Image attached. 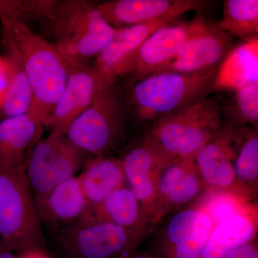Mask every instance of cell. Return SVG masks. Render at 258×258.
<instances>
[{
  "mask_svg": "<svg viewBox=\"0 0 258 258\" xmlns=\"http://www.w3.org/2000/svg\"><path fill=\"white\" fill-rule=\"evenodd\" d=\"M2 47L14 54L31 86V111L45 126L69 81L71 66L45 37L23 24L0 19Z\"/></svg>",
  "mask_w": 258,
  "mask_h": 258,
  "instance_id": "1",
  "label": "cell"
},
{
  "mask_svg": "<svg viewBox=\"0 0 258 258\" xmlns=\"http://www.w3.org/2000/svg\"><path fill=\"white\" fill-rule=\"evenodd\" d=\"M219 68L203 72L157 73L131 82L124 93L128 117L153 125L167 115L209 96Z\"/></svg>",
  "mask_w": 258,
  "mask_h": 258,
  "instance_id": "2",
  "label": "cell"
},
{
  "mask_svg": "<svg viewBox=\"0 0 258 258\" xmlns=\"http://www.w3.org/2000/svg\"><path fill=\"white\" fill-rule=\"evenodd\" d=\"M70 64H86L114 35L97 3L86 0L57 1L50 18L42 27Z\"/></svg>",
  "mask_w": 258,
  "mask_h": 258,
  "instance_id": "3",
  "label": "cell"
},
{
  "mask_svg": "<svg viewBox=\"0 0 258 258\" xmlns=\"http://www.w3.org/2000/svg\"><path fill=\"white\" fill-rule=\"evenodd\" d=\"M116 81L106 80L91 105L68 129L66 137L86 156L108 157L124 137L128 115Z\"/></svg>",
  "mask_w": 258,
  "mask_h": 258,
  "instance_id": "4",
  "label": "cell"
},
{
  "mask_svg": "<svg viewBox=\"0 0 258 258\" xmlns=\"http://www.w3.org/2000/svg\"><path fill=\"white\" fill-rule=\"evenodd\" d=\"M223 125L222 102L209 95L164 117L146 138L171 159L191 157Z\"/></svg>",
  "mask_w": 258,
  "mask_h": 258,
  "instance_id": "5",
  "label": "cell"
},
{
  "mask_svg": "<svg viewBox=\"0 0 258 258\" xmlns=\"http://www.w3.org/2000/svg\"><path fill=\"white\" fill-rule=\"evenodd\" d=\"M0 240L20 255L46 250V240L25 171L0 166Z\"/></svg>",
  "mask_w": 258,
  "mask_h": 258,
  "instance_id": "6",
  "label": "cell"
},
{
  "mask_svg": "<svg viewBox=\"0 0 258 258\" xmlns=\"http://www.w3.org/2000/svg\"><path fill=\"white\" fill-rule=\"evenodd\" d=\"M50 235V249L57 258H123L134 252L144 236L86 216Z\"/></svg>",
  "mask_w": 258,
  "mask_h": 258,
  "instance_id": "7",
  "label": "cell"
},
{
  "mask_svg": "<svg viewBox=\"0 0 258 258\" xmlns=\"http://www.w3.org/2000/svg\"><path fill=\"white\" fill-rule=\"evenodd\" d=\"M86 157L66 136L39 139L25 164V174L35 203L61 183L77 176Z\"/></svg>",
  "mask_w": 258,
  "mask_h": 258,
  "instance_id": "8",
  "label": "cell"
},
{
  "mask_svg": "<svg viewBox=\"0 0 258 258\" xmlns=\"http://www.w3.org/2000/svg\"><path fill=\"white\" fill-rule=\"evenodd\" d=\"M189 36L174 58L159 71L194 74L220 67L232 50V37L197 15L189 23Z\"/></svg>",
  "mask_w": 258,
  "mask_h": 258,
  "instance_id": "9",
  "label": "cell"
},
{
  "mask_svg": "<svg viewBox=\"0 0 258 258\" xmlns=\"http://www.w3.org/2000/svg\"><path fill=\"white\" fill-rule=\"evenodd\" d=\"M241 127L224 125L194 156L205 191H232L240 194L237 189L234 165Z\"/></svg>",
  "mask_w": 258,
  "mask_h": 258,
  "instance_id": "10",
  "label": "cell"
},
{
  "mask_svg": "<svg viewBox=\"0 0 258 258\" xmlns=\"http://www.w3.org/2000/svg\"><path fill=\"white\" fill-rule=\"evenodd\" d=\"M189 23L171 22L157 29L120 68L118 77L128 76L132 82L157 74L174 58L189 36Z\"/></svg>",
  "mask_w": 258,
  "mask_h": 258,
  "instance_id": "11",
  "label": "cell"
},
{
  "mask_svg": "<svg viewBox=\"0 0 258 258\" xmlns=\"http://www.w3.org/2000/svg\"><path fill=\"white\" fill-rule=\"evenodd\" d=\"M156 189L152 223L205 192L194 157L174 159L163 166L158 173Z\"/></svg>",
  "mask_w": 258,
  "mask_h": 258,
  "instance_id": "12",
  "label": "cell"
},
{
  "mask_svg": "<svg viewBox=\"0 0 258 258\" xmlns=\"http://www.w3.org/2000/svg\"><path fill=\"white\" fill-rule=\"evenodd\" d=\"M206 5L199 0H111L97 3L98 10L112 28L120 29L158 20L174 21Z\"/></svg>",
  "mask_w": 258,
  "mask_h": 258,
  "instance_id": "13",
  "label": "cell"
},
{
  "mask_svg": "<svg viewBox=\"0 0 258 258\" xmlns=\"http://www.w3.org/2000/svg\"><path fill=\"white\" fill-rule=\"evenodd\" d=\"M69 81L55 110L45 126L49 136H66L70 125L92 103L102 84V79L94 67L87 64H70Z\"/></svg>",
  "mask_w": 258,
  "mask_h": 258,
  "instance_id": "14",
  "label": "cell"
},
{
  "mask_svg": "<svg viewBox=\"0 0 258 258\" xmlns=\"http://www.w3.org/2000/svg\"><path fill=\"white\" fill-rule=\"evenodd\" d=\"M120 159L125 184L142 204L152 222L158 173L163 166L174 159L159 150L146 137L129 149Z\"/></svg>",
  "mask_w": 258,
  "mask_h": 258,
  "instance_id": "15",
  "label": "cell"
},
{
  "mask_svg": "<svg viewBox=\"0 0 258 258\" xmlns=\"http://www.w3.org/2000/svg\"><path fill=\"white\" fill-rule=\"evenodd\" d=\"M35 204L42 227L49 232L79 221L89 209L77 176L61 183Z\"/></svg>",
  "mask_w": 258,
  "mask_h": 258,
  "instance_id": "16",
  "label": "cell"
},
{
  "mask_svg": "<svg viewBox=\"0 0 258 258\" xmlns=\"http://www.w3.org/2000/svg\"><path fill=\"white\" fill-rule=\"evenodd\" d=\"M44 125L31 111L0 121V166L25 171L29 153Z\"/></svg>",
  "mask_w": 258,
  "mask_h": 258,
  "instance_id": "17",
  "label": "cell"
},
{
  "mask_svg": "<svg viewBox=\"0 0 258 258\" xmlns=\"http://www.w3.org/2000/svg\"><path fill=\"white\" fill-rule=\"evenodd\" d=\"M173 21L158 20L116 29L114 35L95 58L93 67L102 79L116 81L120 68L144 40L157 29Z\"/></svg>",
  "mask_w": 258,
  "mask_h": 258,
  "instance_id": "18",
  "label": "cell"
},
{
  "mask_svg": "<svg viewBox=\"0 0 258 258\" xmlns=\"http://www.w3.org/2000/svg\"><path fill=\"white\" fill-rule=\"evenodd\" d=\"M80 171L77 176L89 209L98 206L111 193L126 184L120 158L90 157Z\"/></svg>",
  "mask_w": 258,
  "mask_h": 258,
  "instance_id": "19",
  "label": "cell"
},
{
  "mask_svg": "<svg viewBox=\"0 0 258 258\" xmlns=\"http://www.w3.org/2000/svg\"><path fill=\"white\" fill-rule=\"evenodd\" d=\"M84 216L111 222L142 235L152 223L142 204L126 184L111 193L98 206L88 209Z\"/></svg>",
  "mask_w": 258,
  "mask_h": 258,
  "instance_id": "20",
  "label": "cell"
},
{
  "mask_svg": "<svg viewBox=\"0 0 258 258\" xmlns=\"http://www.w3.org/2000/svg\"><path fill=\"white\" fill-rule=\"evenodd\" d=\"M257 214L240 215L214 227L200 258H226L256 238Z\"/></svg>",
  "mask_w": 258,
  "mask_h": 258,
  "instance_id": "21",
  "label": "cell"
},
{
  "mask_svg": "<svg viewBox=\"0 0 258 258\" xmlns=\"http://www.w3.org/2000/svg\"><path fill=\"white\" fill-rule=\"evenodd\" d=\"M258 83L257 37L231 50L217 71L215 88L235 90Z\"/></svg>",
  "mask_w": 258,
  "mask_h": 258,
  "instance_id": "22",
  "label": "cell"
},
{
  "mask_svg": "<svg viewBox=\"0 0 258 258\" xmlns=\"http://www.w3.org/2000/svg\"><path fill=\"white\" fill-rule=\"evenodd\" d=\"M234 166L237 190L252 200L257 192L258 183L257 128L247 125L241 127Z\"/></svg>",
  "mask_w": 258,
  "mask_h": 258,
  "instance_id": "23",
  "label": "cell"
},
{
  "mask_svg": "<svg viewBox=\"0 0 258 258\" xmlns=\"http://www.w3.org/2000/svg\"><path fill=\"white\" fill-rule=\"evenodd\" d=\"M5 60L9 68L10 81L5 94L0 98V121L31 110L33 95L21 63L18 57L8 51H3Z\"/></svg>",
  "mask_w": 258,
  "mask_h": 258,
  "instance_id": "24",
  "label": "cell"
},
{
  "mask_svg": "<svg viewBox=\"0 0 258 258\" xmlns=\"http://www.w3.org/2000/svg\"><path fill=\"white\" fill-rule=\"evenodd\" d=\"M215 23L231 37H240L244 40L257 37V0H225L223 17Z\"/></svg>",
  "mask_w": 258,
  "mask_h": 258,
  "instance_id": "25",
  "label": "cell"
},
{
  "mask_svg": "<svg viewBox=\"0 0 258 258\" xmlns=\"http://www.w3.org/2000/svg\"><path fill=\"white\" fill-rule=\"evenodd\" d=\"M197 206L206 214L214 227L224 220L240 215L257 214V208L243 195L232 191H205Z\"/></svg>",
  "mask_w": 258,
  "mask_h": 258,
  "instance_id": "26",
  "label": "cell"
},
{
  "mask_svg": "<svg viewBox=\"0 0 258 258\" xmlns=\"http://www.w3.org/2000/svg\"><path fill=\"white\" fill-rule=\"evenodd\" d=\"M234 91L228 104L222 103V117L227 115L229 123L233 126L253 127L258 124V83L246 85Z\"/></svg>",
  "mask_w": 258,
  "mask_h": 258,
  "instance_id": "27",
  "label": "cell"
},
{
  "mask_svg": "<svg viewBox=\"0 0 258 258\" xmlns=\"http://www.w3.org/2000/svg\"><path fill=\"white\" fill-rule=\"evenodd\" d=\"M202 212L196 205L194 208L176 212L171 217L161 233L157 256L165 253L189 235L198 225Z\"/></svg>",
  "mask_w": 258,
  "mask_h": 258,
  "instance_id": "28",
  "label": "cell"
},
{
  "mask_svg": "<svg viewBox=\"0 0 258 258\" xmlns=\"http://www.w3.org/2000/svg\"><path fill=\"white\" fill-rule=\"evenodd\" d=\"M202 211V210H201ZM203 212V211H202ZM214 225L206 214L202 212L198 225L192 232L159 258H200L210 238Z\"/></svg>",
  "mask_w": 258,
  "mask_h": 258,
  "instance_id": "29",
  "label": "cell"
},
{
  "mask_svg": "<svg viewBox=\"0 0 258 258\" xmlns=\"http://www.w3.org/2000/svg\"><path fill=\"white\" fill-rule=\"evenodd\" d=\"M226 258H258L257 238L234 251Z\"/></svg>",
  "mask_w": 258,
  "mask_h": 258,
  "instance_id": "30",
  "label": "cell"
},
{
  "mask_svg": "<svg viewBox=\"0 0 258 258\" xmlns=\"http://www.w3.org/2000/svg\"><path fill=\"white\" fill-rule=\"evenodd\" d=\"M10 81V71L4 57L0 55V98L5 94Z\"/></svg>",
  "mask_w": 258,
  "mask_h": 258,
  "instance_id": "31",
  "label": "cell"
},
{
  "mask_svg": "<svg viewBox=\"0 0 258 258\" xmlns=\"http://www.w3.org/2000/svg\"><path fill=\"white\" fill-rule=\"evenodd\" d=\"M19 258H53L43 249H32L18 255Z\"/></svg>",
  "mask_w": 258,
  "mask_h": 258,
  "instance_id": "32",
  "label": "cell"
},
{
  "mask_svg": "<svg viewBox=\"0 0 258 258\" xmlns=\"http://www.w3.org/2000/svg\"><path fill=\"white\" fill-rule=\"evenodd\" d=\"M0 258H19L18 254L14 253L7 247L3 242H0Z\"/></svg>",
  "mask_w": 258,
  "mask_h": 258,
  "instance_id": "33",
  "label": "cell"
},
{
  "mask_svg": "<svg viewBox=\"0 0 258 258\" xmlns=\"http://www.w3.org/2000/svg\"><path fill=\"white\" fill-rule=\"evenodd\" d=\"M123 258H159L157 255L149 253H135L132 252L125 255Z\"/></svg>",
  "mask_w": 258,
  "mask_h": 258,
  "instance_id": "34",
  "label": "cell"
},
{
  "mask_svg": "<svg viewBox=\"0 0 258 258\" xmlns=\"http://www.w3.org/2000/svg\"><path fill=\"white\" fill-rule=\"evenodd\" d=\"M0 242H1V240H0Z\"/></svg>",
  "mask_w": 258,
  "mask_h": 258,
  "instance_id": "35",
  "label": "cell"
}]
</instances>
